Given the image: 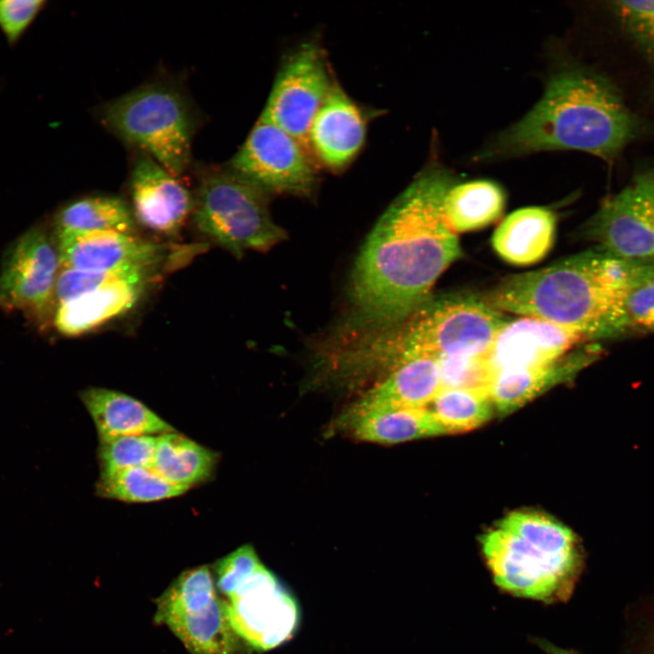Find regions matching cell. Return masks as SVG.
<instances>
[{
  "mask_svg": "<svg viewBox=\"0 0 654 654\" xmlns=\"http://www.w3.org/2000/svg\"><path fill=\"white\" fill-rule=\"evenodd\" d=\"M594 248L624 260L654 263V166L640 168L583 224Z\"/></svg>",
  "mask_w": 654,
  "mask_h": 654,
  "instance_id": "9",
  "label": "cell"
},
{
  "mask_svg": "<svg viewBox=\"0 0 654 654\" xmlns=\"http://www.w3.org/2000/svg\"><path fill=\"white\" fill-rule=\"evenodd\" d=\"M46 5V0H0V31L9 46L20 43Z\"/></svg>",
  "mask_w": 654,
  "mask_h": 654,
  "instance_id": "35",
  "label": "cell"
},
{
  "mask_svg": "<svg viewBox=\"0 0 654 654\" xmlns=\"http://www.w3.org/2000/svg\"><path fill=\"white\" fill-rule=\"evenodd\" d=\"M610 9L654 70V0L614 1Z\"/></svg>",
  "mask_w": 654,
  "mask_h": 654,
  "instance_id": "31",
  "label": "cell"
},
{
  "mask_svg": "<svg viewBox=\"0 0 654 654\" xmlns=\"http://www.w3.org/2000/svg\"><path fill=\"white\" fill-rule=\"evenodd\" d=\"M154 621L165 625L191 654H234L240 638L217 594L210 569L183 571L156 600Z\"/></svg>",
  "mask_w": 654,
  "mask_h": 654,
  "instance_id": "8",
  "label": "cell"
},
{
  "mask_svg": "<svg viewBox=\"0 0 654 654\" xmlns=\"http://www.w3.org/2000/svg\"><path fill=\"white\" fill-rule=\"evenodd\" d=\"M580 334L529 316L508 321L493 340L486 358L492 372L550 363L580 342Z\"/></svg>",
  "mask_w": 654,
  "mask_h": 654,
  "instance_id": "16",
  "label": "cell"
},
{
  "mask_svg": "<svg viewBox=\"0 0 654 654\" xmlns=\"http://www.w3.org/2000/svg\"><path fill=\"white\" fill-rule=\"evenodd\" d=\"M507 322L484 298L431 296L399 323L336 334L326 348V362L337 381L353 382L376 375L380 381L418 358L486 355Z\"/></svg>",
  "mask_w": 654,
  "mask_h": 654,
  "instance_id": "3",
  "label": "cell"
},
{
  "mask_svg": "<svg viewBox=\"0 0 654 654\" xmlns=\"http://www.w3.org/2000/svg\"><path fill=\"white\" fill-rule=\"evenodd\" d=\"M441 388L438 360L418 358L378 381L342 415H354L375 408H427Z\"/></svg>",
  "mask_w": 654,
  "mask_h": 654,
  "instance_id": "19",
  "label": "cell"
},
{
  "mask_svg": "<svg viewBox=\"0 0 654 654\" xmlns=\"http://www.w3.org/2000/svg\"><path fill=\"white\" fill-rule=\"evenodd\" d=\"M227 604L234 631L254 649L277 647L296 629L297 605L264 565L229 598Z\"/></svg>",
  "mask_w": 654,
  "mask_h": 654,
  "instance_id": "13",
  "label": "cell"
},
{
  "mask_svg": "<svg viewBox=\"0 0 654 654\" xmlns=\"http://www.w3.org/2000/svg\"><path fill=\"white\" fill-rule=\"evenodd\" d=\"M56 233L115 232L134 234L136 222L121 197L87 195L64 203L55 214Z\"/></svg>",
  "mask_w": 654,
  "mask_h": 654,
  "instance_id": "26",
  "label": "cell"
},
{
  "mask_svg": "<svg viewBox=\"0 0 654 654\" xmlns=\"http://www.w3.org/2000/svg\"><path fill=\"white\" fill-rule=\"evenodd\" d=\"M339 423L359 440L382 444L450 434L428 408H375L341 415Z\"/></svg>",
  "mask_w": 654,
  "mask_h": 654,
  "instance_id": "22",
  "label": "cell"
},
{
  "mask_svg": "<svg viewBox=\"0 0 654 654\" xmlns=\"http://www.w3.org/2000/svg\"><path fill=\"white\" fill-rule=\"evenodd\" d=\"M649 332H654V278L641 282L628 292L619 322V336Z\"/></svg>",
  "mask_w": 654,
  "mask_h": 654,
  "instance_id": "33",
  "label": "cell"
},
{
  "mask_svg": "<svg viewBox=\"0 0 654 654\" xmlns=\"http://www.w3.org/2000/svg\"><path fill=\"white\" fill-rule=\"evenodd\" d=\"M60 259L41 227H33L9 248L0 272V307L22 311L41 323L54 301Z\"/></svg>",
  "mask_w": 654,
  "mask_h": 654,
  "instance_id": "12",
  "label": "cell"
},
{
  "mask_svg": "<svg viewBox=\"0 0 654 654\" xmlns=\"http://www.w3.org/2000/svg\"><path fill=\"white\" fill-rule=\"evenodd\" d=\"M217 460L213 451L172 431L158 435L151 467L171 483L189 490L210 478Z\"/></svg>",
  "mask_w": 654,
  "mask_h": 654,
  "instance_id": "25",
  "label": "cell"
},
{
  "mask_svg": "<svg viewBox=\"0 0 654 654\" xmlns=\"http://www.w3.org/2000/svg\"><path fill=\"white\" fill-rule=\"evenodd\" d=\"M532 642L546 654H580L576 650L561 648L545 639L532 638Z\"/></svg>",
  "mask_w": 654,
  "mask_h": 654,
  "instance_id": "36",
  "label": "cell"
},
{
  "mask_svg": "<svg viewBox=\"0 0 654 654\" xmlns=\"http://www.w3.org/2000/svg\"><path fill=\"white\" fill-rule=\"evenodd\" d=\"M637 118L604 75L573 61L560 62L542 97L476 155L490 162L551 150L615 159L636 137Z\"/></svg>",
  "mask_w": 654,
  "mask_h": 654,
  "instance_id": "2",
  "label": "cell"
},
{
  "mask_svg": "<svg viewBox=\"0 0 654 654\" xmlns=\"http://www.w3.org/2000/svg\"><path fill=\"white\" fill-rule=\"evenodd\" d=\"M492 407L486 390L442 388L427 408L449 433H460L488 421Z\"/></svg>",
  "mask_w": 654,
  "mask_h": 654,
  "instance_id": "28",
  "label": "cell"
},
{
  "mask_svg": "<svg viewBox=\"0 0 654 654\" xmlns=\"http://www.w3.org/2000/svg\"><path fill=\"white\" fill-rule=\"evenodd\" d=\"M131 210L136 223L164 236H175L193 213V195L147 154L136 151L129 175Z\"/></svg>",
  "mask_w": 654,
  "mask_h": 654,
  "instance_id": "14",
  "label": "cell"
},
{
  "mask_svg": "<svg viewBox=\"0 0 654 654\" xmlns=\"http://www.w3.org/2000/svg\"><path fill=\"white\" fill-rule=\"evenodd\" d=\"M457 180L442 166L426 167L381 216L352 269V319L342 330L399 323L431 297L438 278L461 255L444 212Z\"/></svg>",
  "mask_w": 654,
  "mask_h": 654,
  "instance_id": "1",
  "label": "cell"
},
{
  "mask_svg": "<svg viewBox=\"0 0 654 654\" xmlns=\"http://www.w3.org/2000/svg\"><path fill=\"white\" fill-rule=\"evenodd\" d=\"M438 362L442 388L489 391L493 372L486 355L444 357L439 359Z\"/></svg>",
  "mask_w": 654,
  "mask_h": 654,
  "instance_id": "32",
  "label": "cell"
},
{
  "mask_svg": "<svg viewBox=\"0 0 654 654\" xmlns=\"http://www.w3.org/2000/svg\"><path fill=\"white\" fill-rule=\"evenodd\" d=\"M187 490L165 480L151 466L134 467L100 476L96 484V493L103 498L135 503L168 500Z\"/></svg>",
  "mask_w": 654,
  "mask_h": 654,
  "instance_id": "27",
  "label": "cell"
},
{
  "mask_svg": "<svg viewBox=\"0 0 654 654\" xmlns=\"http://www.w3.org/2000/svg\"><path fill=\"white\" fill-rule=\"evenodd\" d=\"M192 215L202 233L237 257L285 238L270 216L265 192L227 167L201 174Z\"/></svg>",
  "mask_w": 654,
  "mask_h": 654,
  "instance_id": "7",
  "label": "cell"
},
{
  "mask_svg": "<svg viewBox=\"0 0 654 654\" xmlns=\"http://www.w3.org/2000/svg\"><path fill=\"white\" fill-rule=\"evenodd\" d=\"M597 351V346H588L545 365L494 372L489 385L493 407L500 415L513 412L552 386L574 378Z\"/></svg>",
  "mask_w": 654,
  "mask_h": 654,
  "instance_id": "18",
  "label": "cell"
},
{
  "mask_svg": "<svg viewBox=\"0 0 654 654\" xmlns=\"http://www.w3.org/2000/svg\"><path fill=\"white\" fill-rule=\"evenodd\" d=\"M332 84L321 49L302 44L283 60L261 115L305 148L311 125Z\"/></svg>",
  "mask_w": 654,
  "mask_h": 654,
  "instance_id": "11",
  "label": "cell"
},
{
  "mask_svg": "<svg viewBox=\"0 0 654 654\" xmlns=\"http://www.w3.org/2000/svg\"><path fill=\"white\" fill-rule=\"evenodd\" d=\"M494 585L515 598L544 604L567 602L583 570L571 530L533 511H514L480 537Z\"/></svg>",
  "mask_w": 654,
  "mask_h": 654,
  "instance_id": "5",
  "label": "cell"
},
{
  "mask_svg": "<svg viewBox=\"0 0 654 654\" xmlns=\"http://www.w3.org/2000/svg\"><path fill=\"white\" fill-rule=\"evenodd\" d=\"M553 213L540 206L525 207L508 215L496 228L492 246L504 261L530 265L550 250L555 234Z\"/></svg>",
  "mask_w": 654,
  "mask_h": 654,
  "instance_id": "23",
  "label": "cell"
},
{
  "mask_svg": "<svg viewBox=\"0 0 654 654\" xmlns=\"http://www.w3.org/2000/svg\"><path fill=\"white\" fill-rule=\"evenodd\" d=\"M158 435H134L100 441V476L134 468L152 466Z\"/></svg>",
  "mask_w": 654,
  "mask_h": 654,
  "instance_id": "29",
  "label": "cell"
},
{
  "mask_svg": "<svg viewBox=\"0 0 654 654\" xmlns=\"http://www.w3.org/2000/svg\"><path fill=\"white\" fill-rule=\"evenodd\" d=\"M100 441L134 435H161L175 430L146 405L125 393L99 387L80 392Z\"/></svg>",
  "mask_w": 654,
  "mask_h": 654,
  "instance_id": "20",
  "label": "cell"
},
{
  "mask_svg": "<svg viewBox=\"0 0 654 654\" xmlns=\"http://www.w3.org/2000/svg\"><path fill=\"white\" fill-rule=\"evenodd\" d=\"M147 280L114 282L56 304L55 328L72 337L94 331L129 311L141 297Z\"/></svg>",
  "mask_w": 654,
  "mask_h": 654,
  "instance_id": "21",
  "label": "cell"
},
{
  "mask_svg": "<svg viewBox=\"0 0 654 654\" xmlns=\"http://www.w3.org/2000/svg\"><path fill=\"white\" fill-rule=\"evenodd\" d=\"M263 565L252 545L239 547L216 562V589L229 599Z\"/></svg>",
  "mask_w": 654,
  "mask_h": 654,
  "instance_id": "34",
  "label": "cell"
},
{
  "mask_svg": "<svg viewBox=\"0 0 654 654\" xmlns=\"http://www.w3.org/2000/svg\"><path fill=\"white\" fill-rule=\"evenodd\" d=\"M504 206L505 194L497 183L458 179L446 194L444 212L449 225L458 234L492 223L501 215Z\"/></svg>",
  "mask_w": 654,
  "mask_h": 654,
  "instance_id": "24",
  "label": "cell"
},
{
  "mask_svg": "<svg viewBox=\"0 0 654 654\" xmlns=\"http://www.w3.org/2000/svg\"><path fill=\"white\" fill-rule=\"evenodd\" d=\"M654 278V263L615 257L596 248L540 270L509 276L484 300L502 312L539 318L586 341L619 336L628 292Z\"/></svg>",
  "mask_w": 654,
  "mask_h": 654,
  "instance_id": "4",
  "label": "cell"
},
{
  "mask_svg": "<svg viewBox=\"0 0 654 654\" xmlns=\"http://www.w3.org/2000/svg\"><path fill=\"white\" fill-rule=\"evenodd\" d=\"M304 150L261 115L227 168L263 192L309 195L316 172Z\"/></svg>",
  "mask_w": 654,
  "mask_h": 654,
  "instance_id": "10",
  "label": "cell"
},
{
  "mask_svg": "<svg viewBox=\"0 0 654 654\" xmlns=\"http://www.w3.org/2000/svg\"><path fill=\"white\" fill-rule=\"evenodd\" d=\"M57 234L60 265L84 271H151L164 248L134 234L115 232H61Z\"/></svg>",
  "mask_w": 654,
  "mask_h": 654,
  "instance_id": "15",
  "label": "cell"
},
{
  "mask_svg": "<svg viewBox=\"0 0 654 654\" xmlns=\"http://www.w3.org/2000/svg\"><path fill=\"white\" fill-rule=\"evenodd\" d=\"M365 123L356 104L332 84L309 131V145L326 166L341 168L359 152Z\"/></svg>",
  "mask_w": 654,
  "mask_h": 654,
  "instance_id": "17",
  "label": "cell"
},
{
  "mask_svg": "<svg viewBox=\"0 0 654 654\" xmlns=\"http://www.w3.org/2000/svg\"><path fill=\"white\" fill-rule=\"evenodd\" d=\"M151 272V271L139 269L98 272L63 268L56 279L54 301L58 304L71 298L121 281L148 279Z\"/></svg>",
  "mask_w": 654,
  "mask_h": 654,
  "instance_id": "30",
  "label": "cell"
},
{
  "mask_svg": "<svg viewBox=\"0 0 654 654\" xmlns=\"http://www.w3.org/2000/svg\"><path fill=\"white\" fill-rule=\"evenodd\" d=\"M102 124L180 177L188 169L196 117L187 96L165 82L144 84L99 110Z\"/></svg>",
  "mask_w": 654,
  "mask_h": 654,
  "instance_id": "6",
  "label": "cell"
}]
</instances>
